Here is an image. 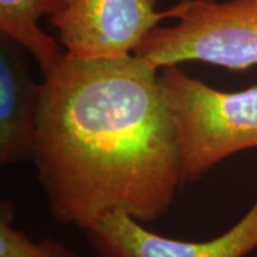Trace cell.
I'll list each match as a JSON object with an SVG mask.
<instances>
[{"mask_svg": "<svg viewBox=\"0 0 257 257\" xmlns=\"http://www.w3.org/2000/svg\"><path fill=\"white\" fill-rule=\"evenodd\" d=\"M15 206L10 200L0 203V257H79L63 243L53 239L35 241L13 226Z\"/></svg>", "mask_w": 257, "mask_h": 257, "instance_id": "ba28073f", "label": "cell"}, {"mask_svg": "<svg viewBox=\"0 0 257 257\" xmlns=\"http://www.w3.org/2000/svg\"><path fill=\"white\" fill-rule=\"evenodd\" d=\"M159 82L177 132L184 183L200 182L227 157L257 149V84L221 92L179 64L160 69Z\"/></svg>", "mask_w": 257, "mask_h": 257, "instance_id": "7a4b0ae2", "label": "cell"}, {"mask_svg": "<svg viewBox=\"0 0 257 257\" xmlns=\"http://www.w3.org/2000/svg\"><path fill=\"white\" fill-rule=\"evenodd\" d=\"M70 0H0V33L23 47L43 74L62 60L64 52L55 37L40 28V19L53 18Z\"/></svg>", "mask_w": 257, "mask_h": 257, "instance_id": "52a82bcc", "label": "cell"}, {"mask_svg": "<svg viewBox=\"0 0 257 257\" xmlns=\"http://www.w3.org/2000/svg\"><path fill=\"white\" fill-rule=\"evenodd\" d=\"M159 0H70L47 19L59 32V43L72 57H117L133 55L147 35L172 9L157 10Z\"/></svg>", "mask_w": 257, "mask_h": 257, "instance_id": "277c9868", "label": "cell"}, {"mask_svg": "<svg viewBox=\"0 0 257 257\" xmlns=\"http://www.w3.org/2000/svg\"><path fill=\"white\" fill-rule=\"evenodd\" d=\"M25 49L2 36L0 46V165L33 160L43 86L30 72Z\"/></svg>", "mask_w": 257, "mask_h": 257, "instance_id": "8992f818", "label": "cell"}, {"mask_svg": "<svg viewBox=\"0 0 257 257\" xmlns=\"http://www.w3.org/2000/svg\"><path fill=\"white\" fill-rule=\"evenodd\" d=\"M170 9L175 25L157 26L133 55L157 70L186 62L257 66V0H180Z\"/></svg>", "mask_w": 257, "mask_h": 257, "instance_id": "3957f363", "label": "cell"}, {"mask_svg": "<svg viewBox=\"0 0 257 257\" xmlns=\"http://www.w3.org/2000/svg\"><path fill=\"white\" fill-rule=\"evenodd\" d=\"M42 86L33 162L56 220L84 230L114 211L143 224L167 214L186 183L156 67L64 53Z\"/></svg>", "mask_w": 257, "mask_h": 257, "instance_id": "6da1fadb", "label": "cell"}, {"mask_svg": "<svg viewBox=\"0 0 257 257\" xmlns=\"http://www.w3.org/2000/svg\"><path fill=\"white\" fill-rule=\"evenodd\" d=\"M83 231L100 257H247L257 248V196L239 221L204 241L157 234L123 211L110 213Z\"/></svg>", "mask_w": 257, "mask_h": 257, "instance_id": "5b68a950", "label": "cell"}]
</instances>
